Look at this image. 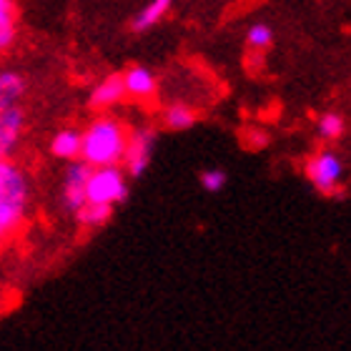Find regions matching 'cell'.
Returning a JSON list of instances; mask_svg holds the SVG:
<instances>
[{"instance_id": "6da1fadb", "label": "cell", "mask_w": 351, "mask_h": 351, "mask_svg": "<svg viewBox=\"0 0 351 351\" xmlns=\"http://www.w3.org/2000/svg\"><path fill=\"white\" fill-rule=\"evenodd\" d=\"M131 131L118 118L98 116L86 125L83 131V151L81 158L88 161L93 169L101 166H121L128 148Z\"/></svg>"}, {"instance_id": "7a4b0ae2", "label": "cell", "mask_w": 351, "mask_h": 351, "mask_svg": "<svg viewBox=\"0 0 351 351\" xmlns=\"http://www.w3.org/2000/svg\"><path fill=\"white\" fill-rule=\"evenodd\" d=\"M30 183L10 158H0V239L8 243L25 223Z\"/></svg>"}, {"instance_id": "3957f363", "label": "cell", "mask_w": 351, "mask_h": 351, "mask_svg": "<svg viewBox=\"0 0 351 351\" xmlns=\"http://www.w3.org/2000/svg\"><path fill=\"white\" fill-rule=\"evenodd\" d=\"M304 173L322 196L334 198L344 193V161L331 148L316 151L304 166Z\"/></svg>"}, {"instance_id": "277c9868", "label": "cell", "mask_w": 351, "mask_h": 351, "mask_svg": "<svg viewBox=\"0 0 351 351\" xmlns=\"http://www.w3.org/2000/svg\"><path fill=\"white\" fill-rule=\"evenodd\" d=\"M128 171L121 166H101L93 169L90 183H88V201H98V204H125L128 201V181H125Z\"/></svg>"}, {"instance_id": "5b68a950", "label": "cell", "mask_w": 351, "mask_h": 351, "mask_svg": "<svg viewBox=\"0 0 351 351\" xmlns=\"http://www.w3.org/2000/svg\"><path fill=\"white\" fill-rule=\"evenodd\" d=\"M156 143H158V133L154 125H136L131 131L123 158V169L128 171L131 178H141L148 171V166L154 161Z\"/></svg>"}, {"instance_id": "8992f818", "label": "cell", "mask_w": 351, "mask_h": 351, "mask_svg": "<svg viewBox=\"0 0 351 351\" xmlns=\"http://www.w3.org/2000/svg\"><path fill=\"white\" fill-rule=\"evenodd\" d=\"M93 176V166L83 158L68 161L66 173H63V189H60V204L68 213L81 211L88 204V183Z\"/></svg>"}, {"instance_id": "52a82bcc", "label": "cell", "mask_w": 351, "mask_h": 351, "mask_svg": "<svg viewBox=\"0 0 351 351\" xmlns=\"http://www.w3.org/2000/svg\"><path fill=\"white\" fill-rule=\"evenodd\" d=\"M23 128H25V110L21 106L0 110V158H10L15 154Z\"/></svg>"}, {"instance_id": "ba28073f", "label": "cell", "mask_w": 351, "mask_h": 351, "mask_svg": "<svg viewBox=\"0 0 351 351\" xmlns=\"http://www.w3.org/2000/svg\"><path fill=\"white\" fill-rule=\"evenodd\" d=\"M125 95H128V88H125L123 73H110V75H106L98 86H93V90L88 95V108L108 110L123 101Z\"/></svg>"}, {"instance_id": "9c48e42d", "label": "cell", "mask_w": 351, "mask_h": 351, "mask_svg": "<svg viewBox=\"0 0 351 351\" xmlns=\"http://www.w3.org/2000/svg\"><path fill=\"white\" fill-rule=\"evenodd\" d=\"M83 151V131L75 128H63L51 138V154L60 161H75L81 158Z\"/></svg>"}, {"instance_id": "30bf717a", "label": "cell", "mask_w": 351, "mask_h": 351, "mask_svg": "<svg viewBox=\"0 0 351 351\" xmlns=\"http://www.w3.org/2000/svg\"><path fill=\"white\" fill-rule=\"evenodd\" d=\"M25 90H28L25 75L18 73V71H3L0 73V110L18 106Z\"/></svg>"}, {"instance_id": "8fae6325", "label": "cell", "mask_w": 351, "mask_h": 351, "mask_svg": "<svg viewBox=\"0 0 351 351\" xmlns=\"http://www.w3.org/2000/svg\"><path fill=\"white\" fill-rule=\"evenodd\" d=\"M125 78V88H128V95L133 98H141L146 101L156 93V75L143 66H131L123 73Z\"/></svg>"}, {"instance_id": "7c38bea8", "label": "cell", "mask_w": 351, "mask_h": 351, "mask_svg": "<svg viewBox=\"0 0 351 351\" xmlns=\"http://www.w3.org/2000/svg\"><path fill=\"white\" fill-rule=\"evenodd\" d=\"M171 5H173V0H151L138 15H133L131 30L133 33H146V30H151L169 15Z\"/></svg>"}, {"instance_id": "4fadbf2b", "label": "cell", "mask_w": 351, "mask_h": 351, "mask_svg": "<svg viewBox=\"0 0 351 351\" xmlns=\"http://www.w3.org/2000/svg\"><path fill=\"white\" fill-rule=\"evenodd\" d=\"M161 121L169 131L178 133V131H191V128L196 125L198 116L193 113L191 106H186V103H171V106H166V110H163Z\"/></svg>"}, {"instance_id": "5bb4252c", "label": "cell", "mask_w": 351, "mask_h": 351, "mask_svg": "<svg viewBox=\"0 0 351 351\" xmlns=\"http://www.w3.org/2000/svg\"><path fill=\"white\" fill-rule=\"evenodd\" d=\"M18 33V8L15 0H0V51L13 48Z\"/></svg>"}, {"instance_id": "9a60e30c", "label": "cell", "mask_w": 351, "mask_h": 351, "mask_svg": "<svg viewBox=\"0 0 351 351\" xmlns=\"http://www.w3.org/2000/svg\"><path fill=\"white\" fill-rule=\"evenodd\" d=\"M73 216H75V221H78L81 226L101 228V226H106V223L110 221V216H113V206H110V204H98V201H88L81 211H75Z\"/></svg>"}, {"instance_id": "2e32d148", "label": "cell", "mask_w": 351, "mask_h": 351, "mask_svg": "<svg viewBox=\"0 0 351 351\" xmlns=\"http://www.w3.org/2000/svg\"><path fill=\"white\" fill-rule=\"evenodd\" d=\"M316 131H319V136H322L324 141H339L341 136H344L346 131V121L341 113H324L322 118H319V123H316Z\"/></svg>"}, {"instance_id": "e0dca14e", "label": "cell", "mask_w": 351, "mask_h": 351, "mask_svg": "<svg viewBox=\"0 0 351 351\" xmlns=\"http://www.w3.org/2000/svg\"><path fill=\"white\" fill-rule=\"evenodd\" d=\"M271 43H274V30L266 23H254L246 30V45L251 51H269Z\"/></svg>"}, {"instance_id": "ac0fdd59", "label": "cell", "mask_w": 351, "mask_h": 351, "mask_svg": "<svg viewBox=\"0 0 351 351\" xmlns=\"http://www.w3.org/2000/svg\"><path fill=\"white\" fill-rule=\"evenodd\" d=\"M241 143L246 151H263L271 143V136L269 131H263L258 125H249L241 131Z\"/></svg>"}, {"instance_id": "d6986e66", "label": "cell", "mask_w": 351, "mask_h": 351, "mask_svg": "<svg viewBox=\"0 0 351 351\" xmlns=\"http://www.w3.org/2000/svg\"><path fill=\"white\" fill-rule=\"evenodd\" d=\"M226 186V171L221 169H206L201 171V189L206 193H219Z\"/></svg>"}]
</instances>
